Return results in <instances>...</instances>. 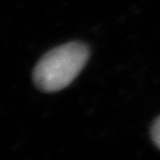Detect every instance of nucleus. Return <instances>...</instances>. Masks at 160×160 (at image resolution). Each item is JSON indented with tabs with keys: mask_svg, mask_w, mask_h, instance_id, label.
I'll use <instances>...</instances> for the list:
<instances>
[{
	"mask_svg": "<svg viewBox=\"0 0 160 160\" xmlns=\"http://www.w3.org/2000/svg\"><path fill=\"white\" fill-rule=\"evenodd\" d=\"M151 137H152L153 142L160 148V117L155 120V122L151 128Z\"/></svg>",
	"mask_w": 160,
	"mask_h": 160,
	"instance_id": "obj_2",
	"label": "nucleus"
},
{
	"mask_svg": "<svg viewBox=\"0 0 160 160\" xmlns=\"http://www.w3.org/2000/svg\"><path fill=\"white\" fill-rule=\"evenodd\" d=\"M89 58L87 46L69 42L48 51L33 70V81L45 92H56L72 82Z\"/></svg>",
	"mask_w": 160,
	"mask_h": 160,
	"instance_id": "obj_1",
	"label": "nucleus"
}]
</instances>
